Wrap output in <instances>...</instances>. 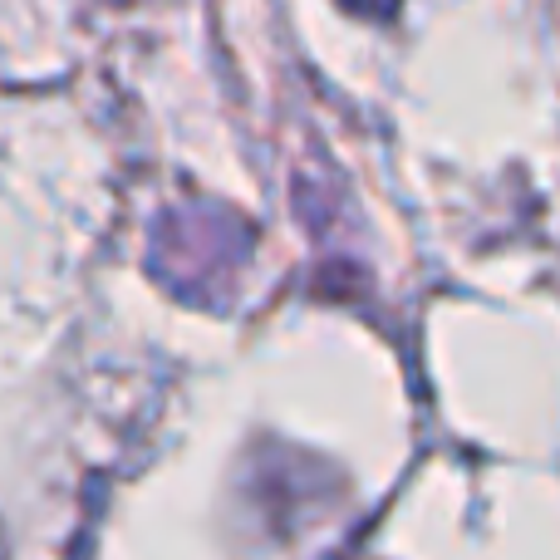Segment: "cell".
Masks as SVG:
<instances>
[{"instance_id": "cell-1", "label": "cell", "mask_w": 560, "mask_h": 560, "mask_svg": "<svg viewBox=\"0 0 560 560\" xmlns=\"http://www.w3.org/2000/svg\"><path fill=\"white\" fill-rule=\"evenodd\" d=\"M345 5H349V10H364V15H388L398 0H345Z\"/></svg>"}]
</instances>
